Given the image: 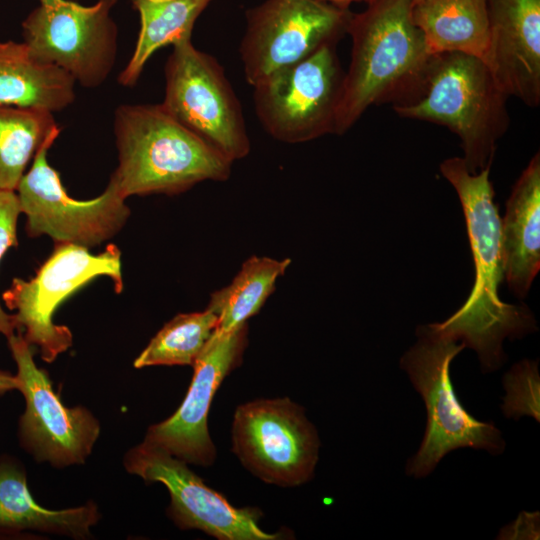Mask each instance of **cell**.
<instances>
[{"mask_svg":"<svg viewBox=\"0 0 540 540\" xmlns=\"http://www.w3.org/2000/svg\"><path fill=\"white\" fill-rule=\"evenodd\" d=\"M59 134L60 129L45 140L16 188L26 218L25 231L30 238L46 235L55 244L90 249L114 237L125 225L130 209L110 183L93 199L78 200L67 194L59 173L47 160Z\"/></svg>","mask_w":540,"mask_h":540,"instance_id":"9c48e42d","label":"cell"},{"mask_svg":"<svg viewBox=\"0 0 540 540\" xmlns=\"http://www.w3.org/2000/svg\"><path fill=\"white\" fill-rule=\"evenodd\" d=\"M164 74L161 106L232 162L247 157L251 144L242 106L217 59L185 41L173 45Z\"/></svg>","mask_w":540,"mask_h":540,"instance_id":"52a82bcc","label":"cell"},{"mask_svg":"<svg viewBox=\"0 0 540 540\" xmlns=\"http://www.w3.org/2000/svg\"><path fill=\"white\" fill-rule=\"evenodd\" d=\"M21 214L16 191L0 190V262L5 253L18 245L17 221ZM17 331L13 315L0 303V335L6 338Z\"/></svg>","mask_w":540,"mask_h":540,"instance_id":"484cf974","label":"cell"},{"mask_svg":"<svg viewBox=\"0 0 540 540\" xmlns=\"http://www.w3.org/2000/svg\"><path fill=\"white\" fill-rule=\"evenodd\" d=\"M336 44L269 74L253 85V103L264 130L296 144L335 133L345 72Z\"/></svg>","mask_w":540,"mask_h":540,"instance_id":"ba28073f","label":"cell"},{"mask_svg":"<svg viewBox=\"0 0 540 540\" xmlns=\"http://www.w3.org/2000/svg\"><path fill=\"white\" fill-rule=\"evenodd\" d=\"M505 280L517 298L528 294L540 269V155L523 170L501 220Z\"/></svg>","mask_w":540,"mask_h":540,"instance_id":"ac0fdd59","label":"cell"},{"mask_svg":"<svg viewBox=\"0 0 540 540\" xmlns=\"http://www.w3.org/2000/svg\"><path fill=\"white\" fill-rule=\"evenodd\" d=\"M118 166L109 183L124 197L183 193L226 181L232 161L174 119L161 104L115 110Z\"/></svg>","mask_w":540,"mask_h":540,"instance_id":"3957f363","label":"cell"},{"mask_svg":"<svg viewBox=\"0 0 540 540\" xmlns=\"http://www.w3.org/2000/svg\"><path fill=\"white\" fill-rule=\"evenodd\" d=\"M325 3H329L331 5H334L336 7L342 8V9H349V6L355 2H360L364 0H317Z\"/></svg>","mask_w":540,"mask_h":540,"instance_id":"83f0119b","label":"cell"},{"mask_svg":"<svg viewBox=\"0 0 540 540\" xmlns=\"http://www.w3.org/2000/svg\"><path fill=\"white\" fill-rule=\"evenodd\" d=\"M352 14L317 0H265L247 10L239 48L245 80L253 86L325 45H337Z\"/></svg>","mask_w":540,"mask_h":540,"instance_id":"7c38bea8","label":"cell"},{"mask_svg":"<svg viewBox=\"0 0 540 540\" xmlns=\"http://www.w3.org/2000/svg\"><path fill=\"white\" fill-rule=\"evenodd\" d=\"M419 1H421V0H412V4H415V3L419 2Z\"/></svg>","mask_w":540,"mask_h":540,"instance_id":"f1b7e54d","label":"cell"},{"mask_svg":"<svg viewBox=\"0 0 540 540\" xmlns=\"http://www.w3.org/2000/svg\"><path fill=\"white\" fill-rule=\"evenodd\" d=\"M18 390V380L15 374L0 370V395Z\"/></svg>","mask_w":540,"mask_h":540,"instance_id":"4316f807","label":"cell"},{"mask_svg":"<svg viewBox=\"0 0 540 540\" xmlns=\"http://www.w3.org/2000/svg\"><path fill=\"white\" fill-rule=\"evenodd\" d=\"M248 326L216 328L193 364L186 396L173 415L148 427L145 442L187 464L210 466L216 449L208 431V412L224 378L242 361Z\"/></svg>","mask_w":540,"mask_h":540,"instance_id":"9a60e30c","label":"cell"},{"mask_svg":"<svg viewBox=\"0 0 540 540\" xmlns=\"http://www.w3.org/2000/svg\"><path fill=\"white\" fill-rule=\"evenodd\" d=\"M372 0H364L367 4L370 3Z\"/></svg>","mask_w":540,"mask_h":540,"instance_id":"f546056e","label":"cell"},{"mask_svg":"<svg viewBox=\"0 0 540 540\" xmlns=\"http://www.w3.org/2000/svg\"><path fill=\"white\" fill-rule=\"evenodd\" d=\"M75 83L60 67L39 60L24 42H0V106L58 112L75 100Z\"/></svg>","mask_w":540,"mask_h":540,"instance_id":"d6986e66","label":"cell"},{"mask_svg":"<svg viewBox=\"0 0 540 540\" xmlns=\"http://www.w3.org/2000/svg\"><path fill=\"white\" fill-rule=\"evenodd\" d=\"M217 323V316L208 309L176 315L149 341L133 366H193Z\"/></svg>","mask_w":540,"mask_h":540,"instance_id":"cb8c5ba5","label":"cell"},{"mask_svg":"<svg viewBox=\"0 0 540 540\" xmlns=\"http://www.w3.org/2000/svg\"><path fill=\"white\" fill-rule=\"evenodd\" d=\"M417 342L400 359L427 410V425L417 453L406 466L415 478L430 474L452 450L470 447L493 455L505 450L501 431L492 422L475 419L460 404L450 378V364L464 348L433 329L431 324L416 329Z\"/></svg>","mask_w":540,"mask_h":540,"instance_id":"5b68a950","label":"cell"},{"mask_svg":"<svg viewBox=\"0 0 540 540\" xmlns=\"http://www.w3.org/2000/svg\"><path fill=\"white\" fill-rule=\"evenodd\" d=\"M367 5L352 14L347 28L352 50L335 123L338 135L372 105L415 99L433 56L413 23L412 0H372Z\"/></svg>","mask_w":540,"mask_h":540,"instance_id":"7a4b0ae2","label":"cell"},{"mask_svg":"<svg viewBox=\"0 0 540 540\" xmlns=\"http://www.w3.org/2000/svg\"><path fill=\"white\" fill-rule=\"evenodd\" d=\"M507 99L481 59L447 52L432 56L419 95L393 108L400 117L432 122L456 134L468 171L476 173L491 166L497 141L510 125Z\"/></svg>","mask_w":540,"mask_h":540,"instance_id":"277c9868","label":"cell"},{"mask_svg":"<svg viewBox=\"0 0 540 540\" xmlns=\"http://www.w3.org/2000/svg\"><path fill=\"white\" fill-rule=\"evenodd\" d=\"M39 1L22 23L24 43L39 60L60 67L81 86L103 84L116 61L118 31L110 10L117 0L92 6Z\"/></svg>","mask_w":540,"mask_h":540,"instance_id":"8fae6325","label":"cell"},{"mask_svg":"<svg viewBox=\"0 0 540 540\" xmlns=\"http://www.w3.org/2000/svg\"><path fill=\"white\" fill-rule=\"evenodd\" d=\"M413 23L430 52H458L484 63L489 48L485 0H421L412 4Z\"/></svg>","mask_w":540,"mask_h":540,"instance_id":"ffe728a7","label":"cell"},{"mask_svg":"<svg viewBox=\"0 0 540 540\" xmlns=\"http://www.w3.org/2000/svg\"><path fill=\"white\" fill-rule=\"evenodd\" d=\"M506 396L501 406L507 418L531 416L539 421L540 378L538 361L524 359L503 377Z\"/></svg>","mask_w":540,"mask_h":540,"instance_id":"d4e9b609","label":"cell"},{"mask_svg":"<svg viewBox=\"0 0 540 540\" xmlns=\"http://www.w3.org/2000/svg\"><path fill=\"white\" fill-rule=\"evenodd\" d=\"M485 64L500 89L525 105L540 104V0H485Z\"/></svg>","mask_w":540,"mask_h":540,"instance_id":"2e32d148","label":"cell"},{"mask_svg":"<svg viewBox=\"0 0 540 540\" xmlns=\"http://www.w3.org/2000/svg\"><path fill=\"white\" fill-rule=\"evenodd\" d=\"M58 129L48 110L0 106V190L16 191L29 161Z\"/></svg>","mask_w":540,"mask_h":540,"instance_id":"603a6c76","label":"cell"},{"mask_svg":"<svg viewBox=\"0 0 540 540\" xmlns=\"http://www.w3.org/2000/svg\"><path fill=\"white\" fill-rule=\"evenodd\" d=\"M491 166L471 173L461 157L440 164L462 205L475 267L473 288L464 304L448 319L431 326L438 333L476 351L481 368L494 371L506 361L503 341L537 330L534 315L524 305L503 302L498 293L505 280L501 218L489 179Z\"/></svg>","mask_w":540,"mask_h":540,"instance_id":"6da1fadb","label":"cell"},{"mask_svg":"<svg viewBox=\"0 0 540 540\" xmlns=\"http://www.w3.org/2000/svg\"><path fill=\"white\" fill-rule=\"evenodd\" d=\"M101 519L93 500L76 507L53 510L37 503L28 487L23 462L10 454L0 455V539H44L62 536L74 540L92 538Z\"/></svg>","mask_w":540,"mask_h":540,"instance_id":"e0dca14e","label":"cell"},{"mask_svg":"<svg viewBox=\"0 0 540 540\" xmlns=\"http://www.w3.org/2000/svg\"><path fill=\"white\" fill-rule=\"evenodd\" d=\"M291 259L249 257L231 283L211 294L206 309L218 318L217 327L230 330L257 314L283 276Z\"/></svg>","mask_w":540,"mask_h":540,"instance_id":"7402d4cb","label":"cell"},{"mask_svg":"<svg viewBox=\"0 0 540 540\" xmlns=\"http://www.w3.org/2000/svg\"><path fill=\"white\" fill-rule=\"evenodd\" d=\"M100 276L109 277L115 291H122L121 252L116 245L109 244L104 251L93 254L78 245L55 244L32 278H14L4 291L2 299L13 311L17 331L32 348H37L43 361L52 363L73 343L71 330L53 321L57 308Z\"/></svg>","mask_w":540,"mask_h":540,"instance_id":"8992f818","label":"cell"},{"mask_svg":"<svg viewBox=\"0 0 540 540\" xmlns=\"http://www.w3.org/2000/svg\"><path fill=\"white\" fill-rule=\"evenodd\" d=\"M127 473L146 483L163 484L170 495L167 514L182 530H200L219 540H276L280 533H268L258 522L256 508H237L208 487L183 460L145 441L123 456Z\"/></svg>","mask_w":540,"mask_h":540,"instance_id":"5bb4252c","label":"cell"},{"mask_svg":"<svg viewBox=\"0 0 540 540\" xmlns=\"http://www.w3.org/2000/svg\"><path fill=\"white\" fill-rule=\"evenodd\" d=\"M232 451L262 481L299 486L318 461L319 438L304 409L289 398L259 399L237 407Z\"/></svg>","mask_w":540,"mask_h":540,"instance_id":"4fadbf2b","label":"cell"},{"mask_svg":"<svg viewBox=\"0 0 540 540\" xmlns=\"http://www.w3.org/2000/svg\"><path fill=\"white\" fill-rule=\"evenodd\" d=\"M213 0H131L140 16L134 52L118 82L134 86L150 57L160 48L191 40L194 24Z\"/></svg>","mask_w":540,"mask_h":540,"instance_id":"44dd1931","label":"cell"},{"mask_svg":"<svg viewBox=\"0 0 540 540\" xmlns=\"http://www.w3.org/2000/svg\"><path fill=\"white\" fill-rule=\"evenodd\" d=\"M6 339L16 364L17 391L25 400L17 427L20 447L34 461L57 469L85 464L101 432L99 420L85 406L63 404L20 331Z\"/></svg>","mask_w":540,"mask_h":540,"instance_id":"30bf717a","label":"cell"}]
</instances>
